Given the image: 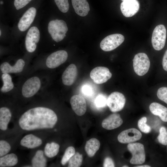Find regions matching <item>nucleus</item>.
I'll return each instance as SVG.
<instances>
[{
    "label": "nucleus",
    "instance_id": "obj_1",
    "mask_svg": "<svg viewBox=\"0 0 167 167\" xmlns=\"http://www.w3.org/2000/svg\"><path fill=\"white\" fill-rule=\"evenodd\" d=\"M58 120L55 113L52 109L44 107L32 108L25 112L19 120V125L23 130L52 128Z\"/></svg>",
    "mask_w": 167,
    "mask_h": 167
},
{
    "label": "nucleus",
    "instance_id": "obj_2",
    "mask_svg": "<svg viewBox=\"0 0 167 167\" xmlns=\"http://www.w3.org/2000/svg\"><path fill=\"white\" fill-rule=\"evenodd\" d=\"M48 29L53 39L58 42L62 41L66 36L68 28L65 21L56 19L49 22Z\"/></svg>",
    "mask_w": 167,
    "mask_h": 167
},
{
    "label": "nucleus",
    "instance_id": "obj_3",
    "mask_svg": "<svg viewBox=\"0 0 167 167\" xmlns=\"http://www.w3.org/2000/svg\"><path fill=\"white\" fill-rule=\"evenodd\" d=\"M150 64L149 58L144 53H138L134 58V70L135 73L138 75L142 76L146 74L149 69Z\"/></svg>",
    "mask_w": 167,
    "mask_h": 167
},
{
    "label": "nucleus",
    "instance_id": "obj_4",
    "mask_svg": "<svg viewBox=\"0 0 167 167\" xmlns=\"http://www.w3.org/2000/svg\"><path fill=\"white\" fill-rule=\"evenodd\" d=\"M166 35V29L163 25H159L155 28L152 32L151 39L152 46L155 50H160L164 47Z\"/></svg>",
    "mask_w": 167,
    "mask_h": 167
},
{
    "label": "nucleus",
    "instance_id": "obj_5",
    "mask_svg": "<svg viewBox=\"0 0 167 167\" xmlns=\"http://www.w3.org/2000/svg\"><path fill=\"white\" fill-rule=\"evenodd\" d=\"M124 36L121 34L116 33L109 35L101 42L100 47L105 51L113 50L121 45L124 40Z\"/></svg>",
    "mask_w": 167,
    "mask_h": 167
},
{
    "label": "nucleus",
    "instance_id": "obj_6",
    "mask_svg": "<svg viewBox=\"0 0 167 167\" xmlns=\"http://www.w3.org/2000/svg\"><path fill=\"white\" fill-rule=\"evenodd\" d=\"M127 148L132 156L130 161L131 164H140L145 162V154L143 144L139 143H130L128 144Z\"/></svg>",
    "mask_w": 167,
    "mask_h": 167
},
{
    "label": "nucleus",
    "instance_id": "obj_7",
    "mask_svg": "<svg viewBox=\"0 0 167 167\" xmlns=\"http://www.w3.org/2000/svg\"><path fill=\"white\" fill-rule=\"evenodd\" d=\"M125 103L126 98L124 96L118 92H112L107 98V105L113 112H116L122 110Z\"/></svg>",
    "mask_w": 167,
    "mask_h": 167
},
{
    "label": "nucleus",
    "instance_id": "obj_8",
    "mask_svg": "<svg viewBox=\"0 0 167 167\" xmlns=\"http://www.w3.org/2000/svg\"><path fill=\"white\" fill-rule=\"evenodd\" d=\"M90 76L95 83L101 84L105 83L110 79L112 74L108 68L104 66H97L92 70Z\"/></svg>",
    "mask_w": 167,
    "mask_h": 167
},
{
    "label": "nucleus",
    "instance_id": "obj_9",
    "mask_svg": "<svg viewBox=\"0 0 167 167\" xmlns=\"http://www.w3.org/2000/svg\"><path fill=\"white\" fill-rule=\"evenodd\" d=\"M40 39V32L37 27L33 26L28 31L25 38V45L27 51L30 53L34 52Z\"/></svg>",
    "mask_w": 167,
    "mask_h": 167
},
{
    "label": "nucleus",
    "instance_id": "obj_10",
    "mask_svg": "<svg viewBox=\"0 0 167 167\" xmlns=\"http://www.w3.org/2000/svg\"><path fill=\"white\" fill-rule=\"evenodd\" d=\"M41 81L37 77L35 76L28 79L23 85L22 92L25 97H30L36 94L41 87Z\"/></svg>",
    "mask_w": 167,
    "mask_h": 167
},
{
    "label": "nucleus",
    "instance_id": "obj_11",
    "mask_svg": "<svg viewBox=\"0 0 167 167\" xmlns=\"http://www.w3.org/2000/svg\"><path fill=\"white\" fill-rule=\"evenodd\" d=\"M68 54L64 50H58L50 55L46 61V66L49 68H55L65 62L68 58Z\"/></svg>",
    "mask_w": 167,
    "mask_h": 167
},
{
    "label": "nucleus",
    "instance_id": "obj_12",
    "mask_svg": "<svg viewBox=\"0 0 167 167\" xmlns=\"http://www.w3.org/2000/svg\"><path fill=\"white\" fill-rule=\"evenodd\" d=\"M141 137L142 134L139 131L132 128L121 132L118 136V139L121 143H130L139 140Z\"/></svg>",
    "mask_w": 167,
    "mask_h": 167
},
{
    "label": "nucleus",
    "instance_id": "obj_13",
    "mask_svg": "<svg viewBox=\"0 0 167 167\" xmlns=\"http://www.w3.org/2000/svg\"><path fill=\"white\" fill-rule=\"evenodd\" d=\"M36 12V9L34 7L30 8L25 11L18 24V27L20 31H25L30 26L34 20Z\"/></svg>",
    "mask_w": 167,
    "mask_h": 167
},
{
    "label": "nucleus",
    "instance_id": "obj_14",
    "mask_svg": "<svg viewBox=\"0 0 167 167\" xmlns=\"http://www.w3.org/2000/svg\"><path fill=\"white\" fill-rule=\"evenodd\" d=\"M139 6V3L137 0H125L121 4L120 9L124 16L130 17L138 11Z\"/></svg>",
    "mask_w": 167,
    "mask_h": 167
},
{
    "label": "nucleus",
    "instance_id": "obj_15",
    "mask_svg": "<svg viewBox=\"0 0 167 167\" xmlns=\"http://www.w3.org/2000/svg\"><path fill=\"white\" fill-rule=\"evenodd\" d=\"M70 102L73 110L77 115L81 116L86 113V103L82 96L79 95H73L71 98Z\"/></svg>",
    "mask_w": 167,
    "mask_h": 167
},
{
    "label": "nucleus",
    "instance_id": "obj_16",
    "mask_svg": "<svg viewBox=\"0 0 167 167\" xmlns=\"http://www.w3.org/2000/svg\"><path fill=\"white\" fill-rule=\"evenodd\" d=\"M78 74L76 66L74 64H70L65 69L62 75L63 84L66 86H70L75 82Z\"/></svg>",
    "mask_w": 167,
    "mask_h": 167
},
{
    "label": "nucleus",
    "instance_id": "obj_17",
    "mask_svg": "<svg viewBox=\"0 0 167 167\" xmlns=\"http://www.w3.org/2000/svg\"><path fill=\"white\" fill-rule=\"evenodd\" d=\"M123 120L120 115L118 113H113L102 122V127L107 130H111L120 126L122 123Z\"/></svg>",
    "mask_w": 167,
    "mask_h": 167
},
{
    "label": "nucleus",
    "instance_id": "obj_18",
    "mask_svg": "<svg viewBox=\"0 0 167 167\" xmlns=\"http://www.w3.org/2000/svg\"><path fill=\"white\" fill-rule=\"evenodd\" d=\"M25 65V62L21 59H18L14 66H11L5 62L0 66V69L3 73H17L22 71Z\"/></svg>",
    "mask_w": 167,
    "mask_h": 167
},
{
    "label": "nucleus",
    "instance_id": "obj_19",
    "mask_svg": "<svg viewBox=\"0 0 167 167\" xmlns=\"http://www.w3.org/2000/svg\"><path fill=\"white\" fill-rule=\"evenodd\" d=\"M72 4L75 13L84 17L88 14L90 7L87 0H71Z\"/></svg>",
    "mask_w": 167,
    "mask_h": 167
},
{
    "label": "nucleus",
    "instance_id": "obj_20",
    "mask_svg": "<svg viewBox=\"0 0 167 167\" xmlns=\"http://www.w3.org/2000/svg\"><path fill=\"white\" fill-rule=\"evenodd\" d=\"M149 108L153 114L159 116L163 121L167 122V108L156 102L152 103Z\"/></svg>",
    "mask_w": 167,
    "mask_h": 167
},
{
    "label": "nucleus",
    "instance_id": "obj_21",
    "mask_svg": "<svg viewBox=\"0 0 167 167\" xmlns=\"http://www.w3.org/2000/svg\"><path fill=\"white\" fill-rule=\"evenodd\" d=\"M42 143V141L41 139L32 134L25 136L20 141L22 146L30 148L38 147Z\"/></svg>",
    "mask_w": 167,
    "mask_h": 167
},
{
    "label": "nucleus",
    "instance_id": "obj_22",
    "mask_svg": "<svg viewBox=\"0 0 167 167\" xmlns=\"http://www.w3.org/2000/svg\"><path fill=\"white\" fill-rule=\"evenodd\" d=\"M100 146L99 141L96 138H91L87 141L85 150L88 156L90 157H93L99 150Z\"/></svg>",
    "mask_w": 167,
    "mask_h": 167
},
{
    "label": "nucleus",
    "instance_id": "obj_23",
    "mask_svg": "<svg viewBox=\"0 0 167 167\" xmlns=\"http://www.w3.org/2000/svg\"><path fill=\"white\" fill-rule=\"evenodd\" d=\"M11 117V113L8 108L3 107L0 109V128L1 130L7 129Z\"/></svg>",
    "mask_w": 167,
    "mask_h": 167
},
{
    "label": "nucleus",
    "instance_id": "obj_24",
    "mask_svg": "<svg viewBox=\"0 0 167 167\" xmlns=\"http://www.w3.org/2000/svg\"><path fill=\"white\" fill-rule=\"evenodd\" d=\"M18 162V158L15 154L14 153L8 154L0 158V166H12L16 165Z\"/></svg>",
    "mask_w": 167,
    "mask_h": 167
},
{
    "label": "nucleus",
    "instance_id": "obj_25",
    "mask_svg": "<svg viewBox=\"0 0 167 167\" xmlns=\"http://www.w3.org/2000/svg\"><path fill=\"white\" fill-rule=\"evenodd\" d=\"M32 163L34 167L46 166V159L44 155L42 150H39L36 152L32 160Z\"/></svg>",
    "mask_w": 167,
    "mask_h": 167
},
{
    "label": "nucleus",
    "instance_id": "obj_26",
    "mask_svg": "<svg viewBox=\"0 0 167 167\" xmlns=\"http://www.w3.org/2000/svg\"><path fill=\"white\" fill-rule=\"evenodd\" d=\"M59 147L58 144L54 142L47 143L44 149L45 155L49 158L55 156L58 152Z\"/></svg>",
    "mask_w": 167,
    "mask_h": 167
},
{
    "label": "nucleus",
    "instance_id": "obj_27",
    "mask_svg": "<svg viewBox=\"0 0 167 167\" xmlns=\"http://www.w3.org/2000/svg\"><path fill=\"white\" fill-rule=\"evenodd\" d=\"M2 78L3 84L1 91L2 92H6L11 90L14 88V85L10 75L7 73H3Z\"/></svg>",
    "mask_w": 167,
    "mask_h": 167
},
{
    "label": "nucleus",
    "instance_id": "obj_28",
    "mask_svg": "<svg viewBox=\"0 0 167 167\" xmlns=\"http://www.w3.org/2000/svg\"><path fill=\"white\" fill-rule=\"evenodd\" d=\"M83 156L78 152H76L69 160L68 167H79L81 165Z\"/></svg>",
    "mask_w": 167,
    "mask_h": 167
},
{
    "label": "nucleus",
    "instance_id": "obj_29",
    "mask_svg": "<svg viewBox=\"0 0 167 167\" xmlns=\"http://www.w3.org/2000/svg\"><path fill=\"white\" fill-rule=\"evenodd\" d=\"M75 153V148L72 146L68 147L65 150L62 157L61 163L62 165H65Z\"/></svg>",
    "mask_w": 167,
    "mask_h": 167
},
{
    "label": "nucleus",
    "instance_id": "obj_30",
    "mask_svg": "<svg viewBox=\"0 0 167 167\" xmlns=\"http://www.w3.org/2000/svg\"><path fill=\"white\" fill-rule=\"evenodd\" d=\"M160 134L157 137L158 142L162 145H167V129L164 126L161 127L159 130Z\"/></svg>",
    "mask_w": 167,
    "mask_h": 167
},
{
    "label": "nucleus",
    "instance_id": "obj_31",
    "mask_svg": "<svg viewBox=\"0 0 167 167\" xmlns=\"http://www.w3.org/2000/svg\"><path fill=\"white\" fill-rule=\"evenodd\" d=\"M147 119L146 117L140 118L138 122V126L140 130L145 133H149L151 130L150 127L147 124Z\"/></svg>",
    "mask_w": 167,
    "mask_h": 167
},
{
    "label": "nucleus",
    "instance_id": "obj_32",
    "mask_svg": "<svg viewBox=\"0 0 167 167\" xmlns=\"http://www.w3.org/2000/svg\"><path fill=\"white\" fill-rule=\"evenodd\" d=\"M54 1L61 11L65 13L68 11L69 8L68 0H54Z\"/></svg>",
    "mask_w": 167,
    "mask_h": 167
},
{
    "label": "nucleus",
    "instance_id": "obj_33",
    "mask_svg": "<svg viewBox=\"0 0 167 167\" xmlns=\"http://www.w3.org/2000/svg\"><path fill=\"white\" fill-rule=\"evenodd\" d=\"M11 147L9 144L4 140L0 141V156H2L10 151Z\"/></svg>",
    "mask_w": 167,
    "mask_h": 167
},
{
    "label": "nucleus",
    "instance_id": "obj_34",
    "mask_svg": "<svg viewBox=\"0 0 167 167\" xmlns=\"http://www.w3.org/2000/svg\"><path fill=\"white\" fill-rule=\"evenodd\" d=\"M157 96L159 99L167 104V87L160 88L157 90Z\"/></svg>",
    "mask_w": 167,
    "mask_h": 167
},
{
    "label": "nucleus",
    "instance_id": "obj_35",
    "mask_svg": "<svg viewBox=\"0 0 167 167\" xmlns=\"http://www.w3.org/2000/svg\"><path fill=\"white\" fill-rule=\"evenodd\" d=\"M107 99L106 97L102 94L97 96L96 97L95 103L98 107H103L107 105Z\"/></svg>",
    "mask_w": 167,
    "mask_h": 167
},
{
    "label": "nucleus",
    "instance_id": "obj_36",
    "mask_svg": "<svg viewBox=\"0 0 167 167\" xmlns=\"http://www.w3.org/2000/svg\"><path fill=\"white\" fill-rule=\"evenodd\" d=\"M32 0H14V5L17 10L24 7Z\"/></svg>",
    "mask_w": 167,
    "mask_h": 167
},
{
    "label": "nucleus",
    "instance_id": "obj_37",
    "mask_svg": "<svg viewBox=\"0 0 167 167\" xmlns=\"http://www.w3.org/2000/svg\"><path fill=\"white\" fill-rule=\"evenodd\" d=\"M103 166L104 167H113L115 166L114 163L110 157H106L104 160Z\"/></svg>",
    "mask_w": 167,
    "mask_h": 167
},
{
    "label": "nucleus",
    "instance_id": "obj_38",
    "mask_svg": "<svg viewBox=\"0 0 167 167\" xmlns=\"http://www.w3.org/2000/svg\"><path fill=\"white\" fill-rule=\"evenodd\" d=\"M162 65L164 69L167 71V49L166 50L163 58Z\"/></svg>",
    "mask_w": 167,
    "mask_h": 167
},
{
    "label": "nucleus",
    "instance_id": "obj_39",
    "mask_svg": "<svg viewBox=\"0 0 167 167\" xmlns=\"http://www.w3.org/2000/svg\"><path fill=\"white\" fill-rule=\"evenodd\" d=\"M82 91L84 93L87 95H90L92 93L91 87L88 85H85L83 87Z\"/></svg>",
    "mask_w": 167,
    "mask_h": 167
},
{
    "label": "nucleus",
    "instance_id": "obj_40",
    "mask_svg": "<svg viewBox=\"0 0 167 167\" xmlns=\"http://www.w3.org/2000/svg\"><path fill=\"white\" fill-rule=\"evenodd\" d=\"M136 167H150V166L148 165H140L136 166Z\"/></svg>",
    "mask_w": 167,
    "mask_h": 167
},
{
    "label": "nucleus",
    "instance_id": "obj_41",
    "mask_svg": "<svg viewBox=\"0 0 167 167\" xmlns=\"http://www.w3.org/2000/svg\"><path fill=\"white\" fill-rule=\"evenodd\" d=\"M3 4V2L2 1L0 2V4Z\"/></svg>",
    "mask_w": 167,
    "mask_h": 167
},
{
    "label": "nucleus",
    "instance_id": "obj_42",
    "mask_svg": "<svg viewBox=\"0 0 167 167\" xmlns=\"http://www.w3.org/2000/svg\"><path fill=\"white\" fill-rule=\"evenodd\" d=\"M122 167H128V166H126V165H124V166H123Z\"/></svg>",
    "mask_w": 167,
    "mask_h": 167
},
{
    "label": "nucleus",
    "instance_id": "obj_43",
    "mask_svg": "<svg viewBox=\"0 0 167 167\" xmlns=\"http://www.w3.org/2000/svg\"><path fill=\"white\" fill-rule=\"evenodd\" d=\"M1 30H0V35L1 36Z\"/></svg>",
    "mask_w": 167,
    "mask_h": 167
},
{
    "label": "nucleus",
    "instance_id": "obj_44",
    "mask_svg": "<svg viewBox=\"0 0 167 167\" xmlns=\"http://www.w3.org/2000/svg\"><path fill=\"white\" fill-rule=\"evenodd\" d=\"M122 1H124L125 0H121Z\"/></svg>",
    "mask_w": 167,
    "mask_h": 167
}]
</instances>
